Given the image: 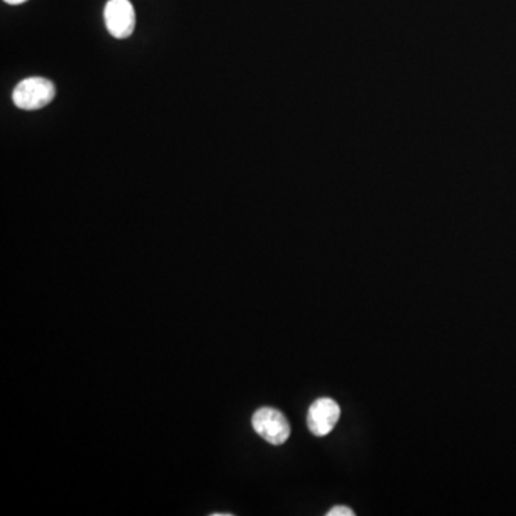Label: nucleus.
<instances>
[{"instance_id": "nucleus-1", "label": "nucleus", "mask_w": 516, "mask_h": 516, "mask_svg": "<svg viewBox=\"0 0 516 516\" xmlns=\"http://www.w3.org/2000/svg\"><path fill=\"white\" fill-rule=\"evenodd\" d=\"M55 94H56V89H55L54 82L41 78V76H34V78L19 82L12 98H14L15 105L19 109L38 111L54 101Z\"/></svg>"}, {"instance_id": "nucleus-6", "label": "nucleus", "mask_w": 516, "mask_h": 516, "mask_svg": "<svg viewBox=\"0 0 516 516\" xmlns=\"http://www.w3.org/2000/svg\"><path fill=\"white\" fill-rule=\"evenodd\" d=\"M4 2H6V4L9 5H22L25 4V2H27V0H4Z\"/></svg>"}, {"instance_id": "nucleus-3", "label": "nucleus", "mask_w": 516, "mask_h": 516, "mask_svg": "<svg viewBox=\"0 0 516 516\" xmlns=\"http://www.w3.org/2000/svg\"><path fill=\"white\" fill-rule=\"evenodd\" d=\"M106 29L116 39H126L135 31V9L129 0H108L105 11Z\"/></svg>"}, {"instance_id": "nucleus-5", "label": "nucleus", "mask_w": 516, "mask_h": 516, "mask_svg": "<svg viewBox=\"0 0 516 516\" xmlns=\"http://www.w3.org/2000/svg\"><path fill=\"white\" fill-rule=\"evenodd\" d=\"M327 516H354V512L347 506H334L327 512Z\"/></svg>"}, {"instance_id": "nucleus-4", "label": "nucleus", "mask_w": 516, "mask_h": 516, "mask_svg": "<svg viewBox=\"0 0 516 516\" xmlns=\"http://www.w3.org/2000/svg\"><path fill=\"white\" fill-rule=\"evenodd\" d=\"M340 414H342L340 406L333 399H317L310 406L309 413H307V426L313 435L322 438L336 428Z\"/></svg>"}, {"instance_id": "nucleus-2", "label": "nucleus", "mask_w": 516, "mask_h": 516, "mask_svg": "<svg viewBox=\"0 0 516 516\" xmlns=\"http://www.w3.org/2000/svg\"><path fill=\"white\" fill-rule=\"evenodd\" d=\"M253 428L272 445H283L290 438V423L282 412L274 408H260L253 414Z\"/></svg>"}]
</instances>
